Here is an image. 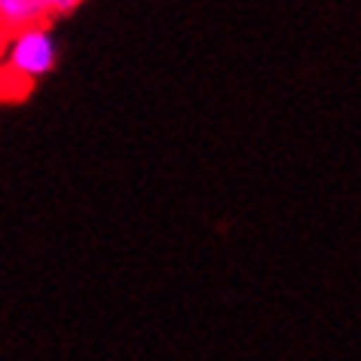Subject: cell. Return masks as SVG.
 <instances>
[{
    "instance_id": "4",
    "label": "cell",
    "mask_w": 361,
    "mask_h": 361,
    "mask_svg": "<svg viewBox=\"0 0 361 361\" xmlns=\"http://www.w3.org/2000/svg\"><path fill=\"white\" fill-rule=\"evenodd\" d=\"M4 40H6V31L0 28V52H4Z\"/></svg>"
},
{
    "instance_id": "2",
    "label": "cell",
    "mask_w": 361,
    "mask_h": 361,
    "mask_svg": "<svg viewBox=\"0 0 361 361\" xmlns=\"http://www.w3.org/2000/svg\"><path fill=\"white\" fill-rule=\"evenodd\" d=\"M47 19V10L37 4V0H0V28L6 34L28 28V25H37Z\"/></svg>"
},
{
    "instance_id": "1",
    "label": "cell",
    "mask_w": 361,
    "mask_h": 361,
    "mask_svg": "<svg viewBox=\"0 0 361 361\" xmlns=\"http://www.w3.org/2000/svg\"><path fill=\"white\" fill-rule=\"evenodd\" d=\"M4 43H6L4 47V52H6L4 68H6V74L13 80H19L22 86L47 77L59 61L56 37H52V31L43 22L13 31V37L4 40Z\"/></svg>"
},
{
    "instance_id": "3",
    "label": "cell",
    "mask_w": 361,
    "mask_h": 361,
    "mask_svg": "<svg viewBox=\"0 0 361 361\" xmlns=\"http://www.w3.org/2000/svg\"><path fill=\"white\" fill-rule=\"evenodd\" d=\"M37 4L47 10V16H65V13H74L83 0H37Z\"/></svg>"
}]
</instances>
